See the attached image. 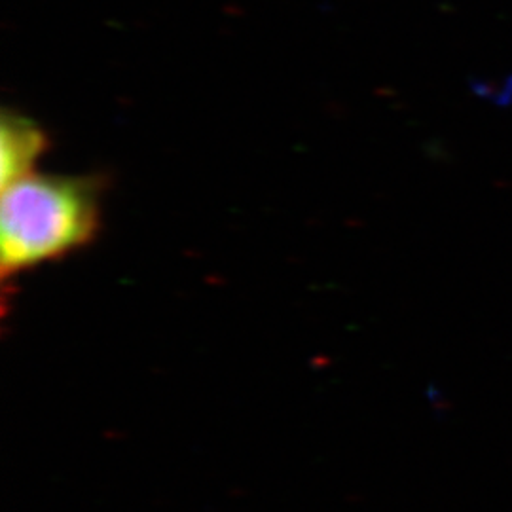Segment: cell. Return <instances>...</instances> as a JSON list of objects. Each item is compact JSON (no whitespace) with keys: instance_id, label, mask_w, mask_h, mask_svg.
I'll use <instances>...</instances> for the list:
<instances>
[{"instance_id":"obj_2","label":"cell","mask_w":512,"mask_h":512,"mask_svg":"<svg viewBox=\"0 0 512 512\" xmlns=\"http://www.w3.org/2000/svg\"><path fill=\"white\" fill-rule=\"evenodd\" d=\"M46 150V135L21 116H4L0 129V181L12 183L33 173Z\"/></svg>"},{"instance_id":"obj_1","label":"cell","mask_w":512,"mask_h":512,"mask_svg":"<svg viewBox=\"0 0 512 512\" xmlns=\"http://www.w3.org/2000/svg\"><path fill=\"white\" fill-rule=\"evenodd\" d=\"M101 203L90 179L29 173L2 186V275H19L90 245Z\"/></svg>"}]
</instances>
